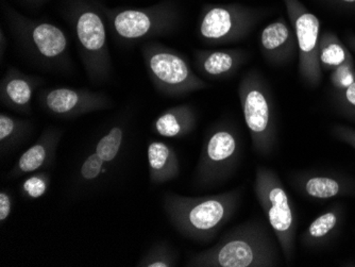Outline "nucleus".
<instances>
[{
	"instance_id": "nucleus-1",
	"label": "nucleus",
	"mask_w": 355,
	"mask_h": 267,
	"mask_svg": "<svg viewBox=\"0 0 355 267\" xmlns=\"http://www.w3.org/2000/svg\"><path fill=\"white\" fill-rule=\"evenodd\" d=\"M279 248L276 235L268 223L251 218L223 233L211 248L191 256L187 266H279Z\"/></svg>"
},
{
	"instance_id": "nucleus-2",
	"label": "nucleus",
	"mask_w": 355,
	"mask_h": 267,
	"mask_svg": "<svg viewBox=\"0 0 355 267\" xmlns=\"http://www.w3.org/2000/svg\"><path fill=\"white\" fill-rule=\"evenodd\" d=\"M241 200V191L239 189L200 197L166 193L163 207L173 228L184 238L209 243L230 222Z\"/></svg>"
},
{
	"instance_id": "nucleus-3",
	"label": "nucleus",
	"mask_w": 355,
	"mask_h": 267,
	"mask_svg": "<svg viewBox=\"0 0 355 267\" xmlns=\"http://www.w3.org/2000/svg\"><path fill=\"white\" fill-rule=\"evenodd\" d=\"M3 9L16 44L33 64L60 73L73 69L69 37L62 28L24 17L7 3H3Z\"/></svg>"
},
{
	"instance_id": "nucleus-4",
	"label": "nucleus",
	"mask_w": 355,
	"mask_h": 267,
	"mask_svg": "<svg viewBox=\"0 0 355 267\" xmlns=\"http://www.w3.org/2000/svg\"><path fill=\"white\" fill-rule=\"evenodd\" d=\"M67 19L73 28L78 51L89 80L93 85L107 83L113 73L107 21L101 8L87 0H71Z\"/></svg>"
},
{
	"instance_id": "nucleus-5",
	"label": "nucleus",
	"mask_w": 355,
	"mask_h": 267,
	"mask_svg": "<svg viewBox=\"0 0 355 267\" xmlns=\"http://www.w3.org/2000/svg\"><path fill=\"white\" fill-rule=\"evenodd\" d=\"M239 97L255 153L269 157L276 147L278 127L272 93L260 71L251 69L243 75Z\"/></svg>"
},
{
	"instance_id": "nucleus-6",
	"label": "nucleus",
	"mask_w": 355,
	"mask_h": 267,
	"mask_svg": "<svg viewBox=\"0 0 355 267\" xmlns=\"http://www.w3.org/2000/svg\"><path fill=\"white\" fill-rule=\"evenodd\" d=\"M99 8L112 35L121 43L165 37L180 21V11L173 0L145 8Z\"/></svg>"
},
{
	"instance_id": "nucleus-7",
	"label": "nucleus",
	"mask_w": 355,
	"mask_h": 267,
	"mask_svg": "<svg viewBox=\"0 0 355 267\" xmlns=\"http://www.w3.org/2000/svg\"><path fill=\"white\" fill-rule=\"evenodd\" d=\"M253 189L285 260L293 263L296 251V211L282 181L276 171L259 165Z\"/></svg>"
},
{
	"instance_id": "nucleus-8",
	"label": "nucleus",
	"mask_w": 355,
	"mask_h": 267,
	"mask_svg": "<svg viewBox=\"0 0 355 267\" xmlns=\"http://www.w3.org/2000/svg\"><path fill=\"white\" fill-rule=\"evenodd\" d=\"M144 63L157 93L167 97H182L209 87L175 49L157 42L141 47Z\"/></svg>"
},
{
	"instance_id": "nucleus-9",
	"label": "nucleus",
	"mask_w": 355,
	"mask_h": 267,
	"mask_svg": "<svg viewBox=\"0 0 355 267\" xmlns=\"http://www.w3.org/2000/svg\"><path fill=\"white\" fill-rule=\"evenodd\" d=\"M264 17V10L241 3H207L199 14L197 33L211 46L227 45L246 39Z\"/></svg>"
},
{
	"instance_id": "nucleus-10",
	"label": "nucleus",
	"mask_w": 355,
	"mask_h": 267,
	"mask_svg": "<svg viewBox=\"0 0 355 267\" xmlns=\"http://www.w3.org/2000/svg\"><path fill=\"white\" fill-rule=\"evenodd\" d=\"M241 139L228 123L209 129L195 169V182L202 189L216 187L230 179L241 159Z\"/></svg>"
},
{
	"instance_id": "nucleus-11",
	"label": "nucleus",
	"mask_w": 355,
	"mask_h": 267,
	"mask_svg": "<svg viewBox=\"0 0 355 267\" xmlns=\"http://www.w3.org/2000/svg\"><path fill=\"white\" fill-rule=\"evenodd\" d=\"M298 45V69L309 87H316L322 79L318 61L320 21L300 0H282Z\"/></svg>"
},
{
	"instance_id": "nucleus-12",
	"label": "nucleus",
	"mask_w": 355,
	"mask_h": 267,
	"mask_svg": "<svg viewBox=\"0 0 355 267\" xmlns=\"http://www.w3.org/2000/svg\"><path fill=\"white\" fill-rule=\"evenodd\" d=\"M39 103L46 113L61 119H76L113 107L111 97L103 92L69 87L42 89Z\"/></svg>"
},
{
	"instance_id": "nucleus-13",
	"label": "nucleus",
	"mask_w": 355,
	"mask_h": 267,
	"mask_svg": "<svg viewBox=\"0 0 355 267\" xmlns=\"http://www.w3.org/2000/svg\"><path fill=\"white\" fill-rule=\"evenodd\" d=\"M260 49L265 60L275 67L294 61L298 45L292 25L283 17L268 24L260 35Z\"/></svg>"
},
{
	"instance_id": "nucleus-14",
	"label": "nucleus",
	"mask_w": 355,
	"mask_h": 267,
	"mask_svg": "<svg viewBox=\"0 0 355 267\" xmlns=\"http://www.w3.org/2000/svg\"><path fill=\"white\" fill-rule=\"evenodd\" d=\"M64 131L57 127H47L40 135L37 142L19 157L13 169L9 171L8 179L19 178L27 174H35L53 165L58 145Z\"/></svg>"
},
{
	"instance_id": "nucleus-15",
	"label": "nucleus",
	"mask_w": 355,
	"mask_h": 267,
	"mask_svg": "<svg viewBox=\"0 0 355 267\" xmlns=\"http://www.w3.org/2000/svg\"><path fill=\"white\" fill-rule=\"evenodd\" d=\"M43 83L39 76L28 75L10 67L0 83V101L14 112L30 115L33 95Z\"/></svg>"
},
{
	"instance_id": "nucleus-16",
	"label": "nucleus",
	"mask_w": 355,
	"mask_h": 267,
	"mask_svg": "<svg viewBox=\"0 0 355 267\" xmlns=\"http://www.w3.org/2000/svg\"><path fill=\"white\" fill-rule=\"evenodd\" d=\"M248 58V51L244 49L193 51L195 67L209 80L229 79L246 63Z\"/></svg>"
},
{
	"instance_id": "nucleus-17",
	"label": "nucleus",
	"mask_w": 355,
	"mask_h": 267,
	"mask_svg": "<svg viewBox=\"0 0 355 267\" xmlns=\"http://www.w3.org/2000/svg\"><path fill=\"white\" fill-rule=\"evenodd\" d=\"M197 125V115L191 105H175L165 110L153 123V130L159 137L180 139L191 135Z\"/></svg>"
},
{
	"instance_id": "nucleus-18",
	"label": "nucleus",
	"mask_w": 355,
	"mask_h": 267,
	"mask_svg": "<svg viewBox=\"0 0 355 267\" xmlns=\"http://www.w3.org/2000/svg\"><path fill=\"white\" fill-rule=\"evenodd\" d=\"M149 179L153 184L175 180L180 175V162L173 147L164 142L153 141L147 149Z\"/></svg>"
},
{
	"instance_id": "nucleus-19",
	"label": "nucleus",
	"mask_w": 355,
	"mask_h": 267,
	"mask_svg": "<svg viewBox=\"0 0 355 267\" xmlns=\"http://www.w3.org/2000/svg\"><path fill=\"white\" fill-rule=\"evenodd\" d=\"M295 189L314 199H330L344 192L342 182L322 175L295 174L292 177Z\"/></svg>"
},
{
	"instance_id": "nucleus-20",
	"label": "nucleus",
	"mask_w": 355,
	"mask_h": 267,
	"mask_svg": "<svg viewBox=\"0 0 355 267\" xmlns=\"http://www.w3.org/2000/svg\"><path fill=\"white\" fill-rule=\"evenodd\" d=\"M33 131L30 119H17L11 115L0 114V153L7 155L23 144Z\"/></svg>"
},
{
	"instance_id": "nucleus-21",
	"label": "nucleus",
	"mask_w": 355,
	"mask_h": 267,
	"mask_svg": "<svg viewBox=\"0 0 355 267\" xmlns=\"http://www.w3.org/2000/svg\"><path fill=\"white\" fill-rule=\"evenodd\" d=\"M352 57L346 46L340 42L335 33H327L320 35L318 49V61L320 69L331 71L344 64Z\"/></svg>"
},
{
	"instance_id": "nucleus-22",
	"label": "nucleus",
	"mask_w": 355,
	"mask_h": 267,
	"mask_svg": "<svg viewBox=\"0 0 355 267\" xmlns=\"http://www.w3.org/2000/svg\"><path fill=\"white\" fill-rule=\"evenodd\" d=\"M125 128L123 125H115L101 137L95 147V153L105 163L116 160L125 142Z\"/></svg>"
},
{
	"instance_id": "nucleus-23",
	"label": "nucleus",
	"mask_w": 355,
	"mask_h": 267,
	"mask_svg": "<svg viewBox=\"0 0 355 267\" xmlns=\"http://www.w3.org/2000/svg\"><path fill=\"white\" fill-rule=\"evenodd\" d=\"M338 225V214L334 211L321 214L311 223L309 228L301 236V242L305 246H312L328 236Z\"/></svg>"
},
{
	"instance_id": "nucleus-24",
	"label": "nucleus",
	"mask_w": 355,
	"mask_h": 267,
	"mask_svg": "<svg viewBox=\"0 0 355 267\" xmlns=\"http://www.w3.org/2000/svg\"><path fill=\"white\" fill-rule=\"evenodd\" d=\"M177 262V252L166 242H157L141 257L137 266L173 267Z\"/></svg>"
},
{
	"instance_id": "nucleus-25",
	"label": "nucleus",
	"mask_w": 355,
	"mask_h": 267,
	"mask_svg": "<svg viewBox=\"0 0 355 267\" xmlns=\"http://www.w3.org/2000/svg\"><path fill=\"white\" fill-rule=\"evenodd\" d=\"M331 83L338 92L345 91L355 81V67L353 58L347 60L344 64L331 71Z\"/></svg>"
},
{
	"instance_id": "nucleus-26",
	"label": "nucleus",
	"mask_w": 355,
	"mask_h": 267,
	"mask_svg": "<svg viewBox=\"0 0 355 267\" xmlns=\"http://www.w3.org/2000/svg\"><path fill=\"white\" fill-rule=\"evenodd\" d=\"M51 178L47 173H35L21 184V193L29 198H39L43 196L49 187Z\"/></svg>"
},
{
	"instance_id": "nucleus-27",
	"label": "nucleus",
	"mask_w": 355,
	"mask_h": 267,
	"mask_svg": "<svg viewBox=\"0 0 355 267\" xmlns=\"http://www.w3.org/2000/svg\"><path fill=\"white\" fill-rule=\"evenodd\" d=\"M105 164V163L101 160V157L95 151H93L87 155L80 167V177L87 182L96 180L101 177Z\"/></svg>"
},
{
	"instance_id": "nucleus-28",
	"label": "nucleus",
	"mask_w": 355,
	"mask_h": 267,
	"mask_svg": "<svg viewBox=\"0 0 355 267\" xmlns=\"http://www.w3.org/2000/svg\"><path fill=\"white\" fill-rule=\"evenodd\" d=\"M337 103L345 112L355 117V81L345 91L338 92Z\"/></svg>"
},
{
	"instance_id": "nucleus-29",
	"label": "nucleus",
	"mask_w": 355,
	"mask_h": 267,
	"mask_svg": "<svg viewBox=\"0 0 355 267\" xmlns=\"http://www.w3.org/2000/svg\"><path fill=\"white\" fill-rule=\"evenodd\" d=\"M13 209V199L7 191L0 192V223H3L9 218Z\"/></svg>"
},
{
	"instance_id": "nucleus-30",
	"label": "nucleus",
	"mask_w": 355,
	"mask_h": 267,
	"mask_svg": "<svg viewBox=\"0 0 355 267\" xmlns=\"http://www.w3.org/2000/svg\"><path fill=\"white\" fill-rule=\"evenodd\" d=\"M329 5L333 7L340 8V9L355 11V0H324Z\"/></svg>"
},
{
	"instance_id": "nucleus-31",
	"label": "nucleus",
	"mask_w": 355,
	"mask_h": 267,
	"mask_svg": "<svg viewBox=\"0 0 355 267\" xmlns=\"http://www.w3.org/2000/svg\"><path fill=\"white\" fill-rule=\"evenodd\" d=\"M337 133L340 137H344L346 141L350 142L351 144L355 146V131L351 130L349 128H344V127H340L337 128Z\"/></svg>"
},
{
	"instance_id": "nucleus-32",
	"label": "nucleus",
	"mask_w": 355,
	"mask_h": 267,
	"mask_svg": "<svg viewBox=\"0 0 355 267\" xmlns=\"http://www.w3.org/2000/svg\"><path fill=\"white\" fill-rule=\"evenodd\" d=\"M46 1H47V0H17V3H19V5L33 10L39 9L44 3H46Z\"/></svg>"
},
{
	"instance_id": "nucleus-33",
	"label": "nucleus",
	"mask_w": 355,
	"mask_h": 267,
	"mask_svg": "<svg viewBox=\"0 0 355 267\" xmlns=\"http://www.w3.org/2000/svg\"><path fill=\"white\" fill-rule=\"evenodd\" d=\"M6 46H7V41H6V35L3 33V28L0 29V59L1 62L3 60V53H5Z\"/></svg>"
},
{
	"instance_id": "nucleus-34",
	"label": "nucleus",
	"mask_w": 355,
	"mask_h": 267,
	"mask_svg": "<svg viewBox=\"0 0 355 267\" xmlns=\"http://www.w3.org/2000/svg\"><path fill=\"white\" fill-rule=\"evenodd\" d=\"M346 42L347 45L355 53V35H353V33H347Z\"/></svg>"
}]
</instances>
